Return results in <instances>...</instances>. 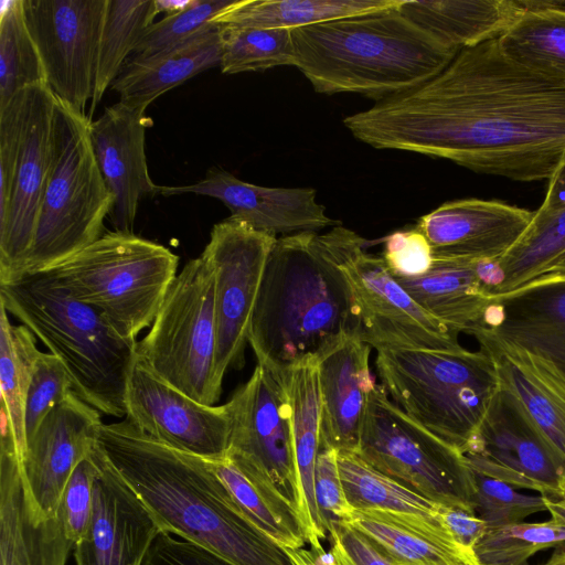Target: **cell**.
<instances>
[{
  "label": "cell",
  "mask_w": 565,
  "mask_h": 565,
  "mask_svg": "<svg viewBox=\"0 0 565 565\" xmlns=\"http://www.w3.org/2000/svg\"><path fill=\"white\" fill-rule=\"evenodd\" d=\"M230 417L226 457L268 475L295 504L292 416L287 382L257 364L225 403Z\"/></svg>",
  "instance_id": "2e32d148"
},
{
  "label": "cell",
  "mask_w": 565,
  "mask_h": 565,
  "mask_svg": "<svg viewBox=\"0 0 565 565\" xmlns=\"http://www.w3.org/2000/svg\"><path fill=\"white\" fill-rule=\"evenodd\" d=\"M564 252L565 207L548 214L535 211L525 233L499 258L504 274L499 295L518 289L542 276Z\"/></svg>",
  "instance_id": "f35d334b"
},
{
  "label": "cell",
  "mask_w": 565,
  "mask_h": 565,
  "mask_svg": "<svg viewBox=\"0 0 565 565\" xmlns=\"http://www.w3.org/2000/svg\"><path fill=\"white\" fill-rule=\"evenodd\" d=\"M73 391L72 380L58 358L51 352L40 353L29 384L25 401L26 441L50 412Z\"/></svg>",
  "instance_id": "ee69618b"
},
{
  "label": "cell",
  "mask_w": 565,
  "mask_h": 565,
  "mask_svg": "<svg viewBox=\"0 0 565 565\" xmlns=\"http://www.w3.org/2000/svg\"><path fill=\"white\" fill-rule=\"evenodd\" d=\"M472 334L492 359L501 387L565 458V367L543 351L478 326Z\"/></svg>",
  "instance_id": "44dd1931"
},
{
  "label": "cell",
  "mask_w": 565,
  "mask_h": 565,
  "mask_svg": "<svg viewBox=\"0 0 565 565\" xmlns=\"http://www.w3.org/2000/svg\"><path fill=\"white\" fill-rule=\"evenodd\" d=\"M355 454L428 500L475 511V477L465 455L409 418L381 384L370 392Z\"/></svg>",
  "instance_id": "30bf717a"
},
{
  "label": "cell",
  "mask_w": 565,
  "mask_h": 565,
  "mask_svg": "<svg viewBox=\"0 0 565 565\" xmlns=\"http://www.w3.org/2000/svg\"><path fill=\"white\" fill-rule=\"evenodd\" d=\"M472 472L475 511L488 527L523 522L531 514L547 511V497L524 494L503 481Z\"/></svg>",
  "instance_id": "7bdbcfd3"
},
{
  "label": "cell",
  "mask_w": 565,
  "mask_h": 565,
  "mask_svg": "<svg viewBox=\"0 0 565 565\" xmlns=\"http://www.w3.org/2000/svg\"><path fill=\"white\" fill-rule=\"evenodd\" d=\"M40 353L32 331L23 324H12L8 311L0 305L1 422L11 429L20 460L26 447V394Z\"/></svg>",
  "instance_id": "836d02e7"
},
{
  "label": "cell",
  "mask_w": 565,
  "mask_h": 565,
  "mask_svg": "<svg viewBox=\"0 0 565 565\" xmlns=\"http://www.w3.org/2000/svg\"><path fill=\"white\" fill-rule=\"evenodd\" d=\"M159 193L164 196L193 193L217 199L230 209L231 217L276 237L339 225L326 214L312 188L257 185L221 168H211L204 179L190 185H159Z\"/></svg>",
  "instance_id": "ffe728a7"
},
{
  "label": "cell",
  "mask_w": 565,
  "mask_h": 565,
  "mask_svg": "<svg viewBox=\"0 0 565 565\" xmlns=\"http://www.w3.org/2000/svg\"><path fill=\"white\" fill-rule=\"evenodd\" d=\"M221 71L224 74L294 66L291 30L237 24H220Z\"/></svg>",
  "instance_id": "ab89813d"
},
{
  "label": "cell",
  "mask_w": 565,
  "mask_h": 565,
  "mask_svg": "<svg viewBox=\"0 0 565 565\" xmlns=\"http://www.w3.org/2000/svg\"><path fill=\"white\" fill-rule=\"evenodd\" d=\"M544 565H565V550L555 552Z\"/></svg>",
  "instance_id": "6f0895ef"
},
{
  "label": "cell",
  "mask_w": 565,
  "mask_h": 565,
  "mask_svg": "<svg viewBox=\"0 0 565 565\" xmlns=\"http://www.w3.org/2000/svg\"><path fill=\"white\" fill-rule=\"evenodd\" d=\"M523 11L550 10L565 12V0H518Z\"/></svg>",
  "instance_id": "db71d44e"
},
{
  "label": "cell",
  "mask_w": 565,
  "mask_h": 565,
  "mask_svg": "<svg viewBox=\"0 0 565 565\" xmlns=\"http://www.w3.org/2000/svg\"><path fill=\"white\" fill-rule=\"evenodd\" d=\"M159 14L156 0H107L97 54L89 119L105 92L120 74L126 58Z\"/></svg>",
  "instance_id": "d590c367"
},
{
  "label": "cell",
  "mask_w": 565,
  "mask_h": 565,
  "mask_svg": "<svg viewBox=\"0 0 565 565\" xmlns=\"http://www.w3.org/2000/svg\"><path fill=\"white\" fill-rule=\"evenodd\" d=\"M483 327L536 348L565 367V274H544L492 296Z\"/></svg>",
  "instance_id": "484cf974"
},
{
  "label": "cell",
  "mask_w": 565,
  "mask_h": 565,
  "mask_svg": "<svg viewBox=\"0 0 565 565\" xmlns=\"http://www.w3.org/2000/svg\"><path fill=\"white\" fill-rule=\"evenodd\" d=\"M145 111L118 102L89 122L94 153L114 196V231L132 232L140 201L159 193L147 164L145 134L151 119Z\"/></svg>",
  "instance_id": "7402d4cb"
},
{
  "label": "cell",
  "mask_w": 565,
  "mask_h": 565,
  "mask_svg": "<svg viewBox=\"0 0 565 565\" xmlns=\"http://www.w3.org/2000/svg\"><path fill=\"white\" fill-rule=\"evenodd\" d=\"M381 385L414 422L466 455L501 388L483 351L377 350Z\"/></svg>",
  "instance_id": "8992f818"
},
{
  "label": "cell",
  "mask_w": 565,
  "mask_h": 565,
  "mask_svg": "<svg viewBox=\"0 0 565 565\" xmlns=\"http://www.w3.org/2000/svg\"><path fill=\"white\" fill-rule=\"evenodd\" d=\"M98 473L88 525L74 544L76 565H143L161 532L153 515L96 445Z\"/></svg>",
  "instance_id": "d6986e66"
},
{
  "label": "cell",
  "mask_w": 565,
  "mask_h": 565,
  "mask_svg": "<svg viewBox=\"0 0 565 565\" xmlns=\"http://www.w3.org/2000/svg\"><path fill=\"white\" fill-rule=\"evenodd\" d=\"M348 524L392 565H480L475 552L456 542L436 518L354 510Z\"/></svg>",
  "instance_id": "4316f807"
},
{
  "label": "cell",
  "mask_w": 565,
  "mask_h": 565,
  "mask_svg": "<svg viewBox=\"0 0 565 565\" xmlns=\"http://www.w3.org/2000/svg\"><path fill=\"white\" fill-rule=\"evenodd\" d=\"M24 118L8 205L0 213V284L21 279L46 185L56 97L47 84L24 90Z\"/></svg>",
  "instance_id": "9a60e30c"
},
{
  "label": "cell",
  "mask_w": 565,
  "mask_h": 565,
  "mask_svg": "<svg viewBox=\"0 0 565 565\" xmlns=\"http://www.w3.org/2000/svg\"><path fill=\"white\" fill-rule=\"evenodd\" d=\"M143 565H235L221 555L195 543L160 532Z\"/></svg>",
  "instance_id": "c3c4849f"
},
{
  "label": "cell",
  "mask_w": 565,
  "mask_h": 565,
  "mask_svg": "<svg viewBox=\"0 0 565 565\" xmlns=\"http://www.w3.org/2000/svg\"><path fill=\"white\" fill-rule=\"evenodd\" d=\"M399 0H236L215 24L298 29L393 7Z\"/></svg>",
  "instance_id": "d6a6232c"
},
{
  "label": "cell",
  "mask_w": 565,
  "mask_h": 565,
  "mask_svg": "<svg viewBox=\"0 0 565 565\" xmlns=\"http://www.w3.org/2000/svg\"><path fill=\"white\" fill-rule=\"evenodd\" d=\"M497 39L503 54L513 62L565 82V12L523 11Z\"/></svg>",
  "instance_id": "e575fe53"
},
{
  "label": "cell",
  "mask_w": 565,
  "mask_h": 565,
  "mask_svg": "<svg viewBox=\"0 0 565 565\" xmlns=\"http://www.w3.org/2000/svg\"><path fill=\"white\" fill-rule=\"evenodd\" d=\"M397 4L291 30L296 66L317 93L377 102L440 73L457 55Z\"/></svg>",
  "instance_id": "277c9868"
},
{
  "label": "cell",
  "mask_w": 565,
  "mask_h": 565,
  "mask_svg": "<svg viewBox=\"0 0 565 565\" xmlns=\"http://www.w3.org/2000/svg\"><path fill=\"white\" fill-rule=\"evenodd\" d=\"M565 543V525L554 520L488 527L473 548L480 565H527L537 552Z\"/></svg>",
  "instance_id": "60d3db41"
},
{
  "label": "cell",
  "mask_w": 565,
  "mask_h": 565,
  "mask_svg": "<svg viewBox=\"0 0 565 565\" xmlns=\"http://www.w3.org/2000/svg\"><path fill=\"white\" fill-rule=\"evenodd\" d=\"M315 491L328 531L330 522L349 523L351 521L354 508L345 494L339 470L338 450L320 447L316 463Z\"/></svg>",
  "instance_id": "bcb514c9"
},
{
  "label": "cell",
  "mask_w": 565,
  "mask_h": 565,
  "mask_svg": "<svg viewBox=\"0 0 565 565\" xmlns=\"http://www.w3.org/2000/svg\"><path fill=\"white\" fill-rule=\"evenodd\" d=\"M565 207V151L561 161L548 179V185L542 205L536 210L548 214Z\"/></svg>",
  "instance_id": "f5cc1de1"
},
{
  "label": "cell",
  "mask_w": 565,
  "mask_h": 565,
  "mask_svg": "<svg viewBox=\"0 0 565 565\" xmlns=\"http://www.w3.org/2000/svg\"><path fill=\"white\" fill-rule=\"evenodd\" d=\"M319 241L352 295L362 339L381 349L460 351L459 332L435 319L407 294L382 256L364 249L365 239L341 225Z\"/></svg>",
  "instance_id": "8fae6325"
},
{
  "label": "cell",
  "mask_w": 565,
  "mask_h": 565,
  "mask_svg": "<svg viewBox=\"0 0 565 565\" xmlns=\"http://www.w3.org/2000/svg\"><path fill=\"white\" fill-rule=\"evenodd\" d=\"M247 518L282 548L307 543L294 502L262 470L227 457L207 460Z\"/></svg>",
  "instance_id": "1f68e13d"
},
{
  "label": "cell",
  "mask_w": 565,
  "mask_h": 565,
  "mask_svg": "<svg viewBox=\"0 0 565 565\" xmlns=\"http://www.w3.org/2000/svg\"><path fill=\"white\" fill-rule=\"evenodd\" d=\"M343 124L377 149L516 181L544 180L565 151V82L513 62L495 38L461 49L434 77Z\"/></svg>",
  "instance_id": "6da1fadb"
},
{
  "label": "cell",
  "mask_w": 565,
  "mask_h": 565,
  "mask_svg": "<svg viewBox=\"0 0 565 565\" xmlns=\"http://www.w3.org/2000/svg\"><path fill=\"white\" fill-rule=\"evenodd\" d=\"M544 274H565V252L561 254L545 270ZM543 274V275H544Z\"/></svg>",
  "instance_id": "9f6ffc18"
},
{
  "label": "cell",
  "mask_w": 565,
  "mask_h": 565,
  "mask_svg": "<svg viewBox=\"0 0 565 565\" xmlns=\"http://www.w3.org/2000/svg\"><path fill=\"white\" fill-rule=\"evenodd\" d=\"M106 7L107 0H23L47 86L62 104L83 116L94 90Z\"/></svg>",
  "instance_id": "4fadbf2b"
},
{
  "label": "cell",
  "mask_w": 565,
  "mask_h": 565,
  "mask_svg": "<svg viewBox=\"0 0 565 565\" xmlns=\"http://www.w3.org/2000/svg\"><path fill=\"white\" fill-rule=\"evenodd\" d=\"M398 8L458 51L500 36L523 12L518 0H401Z\"/></svg>",
  "instance_id": "4dcf8cb0"
},
{
  "label": "cell",
  "mask_w": 565,
  "mask_h": 565,
  "mask_svg": "<svg viewBox=\"0 0 565 565\" xmlns=\"http://www.w3.org/2000/svg\"><path fill=\"white\" fill-rule=\"evenodd\" d=\"M236 0H189L179 11L151 24L137 43L132 57H147L174 46L215 25V18Z\"/></svg>",
  "instance_id": "b9f144b4"
},
{
  "label": "cell",
  "mask_w": 565,
  "mask_h": 565,
  "mask_svg": "<svg viewBox=\"0 0 565 565\" xmlns=\"http://www.w3.org/2000/svg\"><path fill=\"white\" fill-rule=\"evenodd\" d=\"M354 334L362 335L344 276L317 232L278 237L253 311L247 341L257 364L287 382Z\"/></svg>",
  "instance_id": "3957f363"
},
{
  "label": "cell",
  "mask_w": 565,
  "mask_h": 565,
  "mask_svg": "<svg viewBox=\"0 0 565 565\" xmlns=\"http://www.w3.org/2000/svg\"><path fill=\"white\" fill-rule=\"evenodd\" d=\"M102 425L100 413L72 392L26 441L21 472L40 522L60 518L68 479L95 449Z\"/></svg>",
  "instance_id": "ac0fdd59"
},
{
  "label": "cell",
  "mask_w": 565,
  "mask_h": 565,
  "mask_svg": "<svg viewBox=\"0 0 565 565\" xmlns=\"http://www.w3.org/2000/svg\"><path fill=\"white\" fill-rule=\"evenodd\" d=\"M371 347L354 334L318 362L320 447L356 452L367 399L375 381Z\"/></svg>",
  "instance_id": "d4e9b609"
},
{
  "label": "cell",
  "mask_w": 565,
  "mask_h": 565,
  "mask_svg": "<svg viewBox=\"0 0 565 565\" xmlns=\"http://www.w3.org/2000/svg\"><path fill=\"white\" fill-rule=\"evenodd\" d=\"M338 463L347 498L354 510L436 518L439 503L383 475L355 452L338 451Z\"/></svg>",
  "instance_id": "8d00e7d4"
},
{
  "label": "cell",
  "mask_w": 565,
  "mask_h": 565,
  "mask_svg": "<svg viewBox=\"0 0 565 565\" xmlns=\"http://www.w3.org/2000/svg\"><path fill=\"white\" fill-rule=\"evenodd\" d=\"M179 257L132 232L109 231L47 273L122 338L151 327L178 275Z\"/></svg>",
  "instance_id": "ba28073f"
},
{
  "label": "cell",
  "mask_w": 565,
  "mask_h": 565,
  "mask_svg": "<svg viewBox=\"0 0 565 565\" xmlns=\"http://www.w3.org/2000/svg\"><path fill=\"white\" fill-rule=\"evenodd\" d=\"M533 215L500 201L462 199L423 215L416 227L428 239L434 257L499 259L525 233Z\"/></svg>",
  "instance_id": "603a6c76"
},
{
  "label": "cell",
  "mask_w": 565,
  "mask_h": 565,
  "mask_svg": "<svg viewBox=\"0 0 565 565\" xmlns=\"http://www.w3.org/2000/svg\"><path fill=\"white\" fill-rule=\"evenodd\" d=\"M277 238L230 216L213 226L201 254L214 271V373L221 387L228 369L244 365L253 311L267 259Z\"/></svg>",
  "instance_id": "7c38bea8"
},
{
  "label": "cell",
  "mask_w": 565,
  "mask_h": 565,
  "mask_svg": "<svg viewBox=\"0 0 565 565\" xmlns=\"http://www.w3.org/2000/svg\"><path fill=\"white\" fill-rule=\"evenodd\" d=\"M38 84H46V76L25 22L23 0L6 1L0 13V108Z\"/></svg>",
  "instance_id": "74e56055"
},
{
  "label": "cell",
  "mask_w": 565,
  "mask_h": 565,
  "mask_svg": "<svg viewBox=\"0 0 565 565\" xmlns=\"http://www.w3.org/2000/svg\"><path fill=\"white\" fill-rule=\"evenodd\" d=\"M214 271L205 257L178 273L143 339L137 359L157 377L204 405L218 402L215 380Z\"/></svg>",
  "instance_id": "9c48e42d"
},
{
  "label": "cell",
  "mask_w": 565,
  "mask_h": 565,
  "mask_svg": "<svg viewBox=\"0 0 565 565\" xmlns=\"http://www.w3.org/2000/svg\"><path fill=\"white\" fill-rule=\"evenodd\" d=\"M333 533L356 565H392L359 531L344 522H330Z\"/></svg>",
  "instance_id": "f907efd6"
},
{
  "label": "cell",
  "mask_w": 565,
  "mask_h": 565,
  "mask_svg": "<svg viewBox=\"0 0 565 565\" xmlns=\"http://www.w3.org/2000/svg\"><path fill=\"white\" fill-rule=\"evenodd\" d=\"M547 511L552 520L565 525V492L557 498L547 497Z\"/></svg>",
  "instance_id": "11a10c76"
},
{
  "label": "cell",
  "mask_w": 565,
  "mask_h": 565,
  "mask_svg": "<svg viewBox=\"0 0 565 565\" xmlns=\"http://www.w3.org/2000/svg\"><path fill=\"white\" fill-rule=\"evenodd\" d=\"M329 534L332 543L330 552H326L323 547L284 548L291 565H356L339 539L333 533Z\"/></svg>",
  "instance_id": "816d5d0a"
},
{
  "label": "cell",
  "mask_w": 565,
  "mask_h": 565,
  "mask_svg": "<svg viewBox=\"0 0 565 565\" xmlns=\"http://www.w3.org/2000/svg\"><path fill=\"white\" fill-rule=\"evenodd\" d=\"M72 547L60 518H35L14 438L1 427L0 565H66Z\"/></svg>",
  "instance_id": "cb8c5ba5"
},
{
  "label": "cell",
  "mask_w": 565,
  "mask_h": 565,
  "mask_svg": "<svg viewBox=\"0 0 565 565\" xmlns=\"http://www.w3.org/2000/svg\"><path fill=\"white\" fill-rule=\"evenodd\" d=\"M126 418L171 448L207 460L226 457L230 417L226 405L196 402L151 373L136 355L126 394Z\"/></svg>",
  "instance_id": "e0dca14e"
},
{
  "label": "cell",
  "mask_w": 565,
  "mask_h": 565,
  "mask_svg": "<svg viewBox=\"0 0 565 565\" xmlns=\"http://www.w3.org/2000/svg\"><path fill=\"white\" fill-rule=\"evenodd\" d=\"M436 518L456 542L472 551L488 530L473 510L439 504Z\"/></svg>",
  "instance_id": "681fc988"
},
{
  "label": "cell",
  "mask_w": 565,
  "mask_h": 565,
  "mask_svg": "<svg viewBox=\"0 0 565 565\" xmlns=\"http://www.w3.org/2000/svg\"><path fill=\"white\" fill-rule=\"evenodd\" d=\"M465 457L472 471L515 489L548 498L565 492V458L503 387Z\"/></svg>",
  "instance_id": "5bb4252c"
},
{
  "label": "cell",
  "mask_w": 565,
  "mask_h": 565,
  "mask_svg": "<svg viewBox=\"0 0 565 565\" xmlns=\"http://www.w3.org/2000/svg\"><path fill=\"white\" fill-rule=\"evenodd\" d=\"M221 56V25L215 24L153 55L130 57L110 87L119 95V102L146 110L166 92L220 66Z\"/></svg>",
  "instance_id": "f1b7e54d"
},
{
  "label": "cell",
  "mask_w": 565,
  "mask_h": 565,
  "mask_svg": "<svg viewBox=\"0 0 565 565\" xmlns=\"http://www.w3.org/2000/svg\"><path fill=\"white\" fill-rule=\"evenodd\" d=\"M292 416L296 477L295 507L311 548L323 547L329 533L315 491V472L320 450L321 399L318 363L296 367L287 380Z\"/></svg>",
  "instance_id": "83f0119b"
},
{
  "label": "cell",
  "mask_w": 565,
  "mask_h": 565,
  "mask_svg": "<svg viewBox=\"0 0 565 565\" xmlns=\"http://www.w3.org/2000/svg\"><path fill=\"white\" fill-rule=\"evenodd\" d=\"M0 305L61 360L79 398L100 414L126 416L137 341L122 338L47 273L0 284Z\"/></svg>",
  "instance_id": "5b68a950"
},
{
  "label": "cell",
  "mask_w": 565,
  "mask_h": 565,
  "mask_svg": "<svg viewBox=\"0 0 565 565\" xmlns=\"http://www.w3.org/2000/svg\"><path fill=\"white\" fill-rule=\"evenodd\" d=\"M97 444L162 532L235 565H291L284 548L237 505L207 459L152 439L127 418L103 423Z\"/></svg>",
  "instance_id": "7a4b0ae2"
},
{
  "label": "cell",
  "mask_w": 565,
  "mask_h": 565,
  "mask_svg": "<svg viewBox=\"0 0 565 565\" xmlns=\"http://www.w3.org/2000/svg\"><path fill=\"white\" fill-rule=\"evenodd\" d=\"M98 470L92 452L77 465L64 489L58 516L65 536L73 544L82 537L88 525L93 508L94 482Z\"/></svg>",
  "instance_id": "f6af8a7d"
},
{
  "label": "cell",
  "mask_w": 565,
  "mask_h": 565,
  "mask_svg": "<svg viewBox=\"0 0 565 565\" xmlns=\"http://www.w3.org/2000/svg\"><path fill=\"white\" fill-rule=\"evenodd\" d=\"M382 257L393 276L397 277L424 275L434 262L433 248L416 226L388 235Z\"/></svg>",
  "instance_id": "7dc6e473"
},
{
  "label": "cell",
  "mask_w": 565,
  "mask_h": 565,
  "mask_svg": "<svg viewBox=\"0 0 565 565\" xmlns=\"http://www.w3.org/2000/svg\"><path fill=\"white\" fill-rule=\"evenodd\" d=\"M394 277L419 307L459 333L482 326L492 303L478 282L473 260L434 257L424 275Z\"/></svg>",
  "instance_id": "f546056e"
},
{
  "label": "cell",
  "mask_w": 565,
  "mask_h": 565,
  "mask_svg": "<svg viewBox=\"0 0 565 565\" xmlns=\"http://www.w3.org/2000/svg\"><path fill=\"white\" fill-rule=\"evenodd\" d=\"M89 122L57 99L51 166L24 276L49 271L105 233L114 196L94 153Z\"/></svg>",
  "instance_id": "52a82bcc"
}]
</instances>
